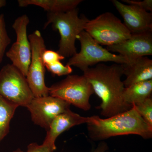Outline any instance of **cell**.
Listing matches in <instances>:
<instances>
[{
	"mask_svg": "<svg viewBox=\"0 0 152 152\" xmlns=\"http://www.w3.org/2000/svg\"><path fill=\"white\" fill-rule=\"evenodd\" d=\"M124 64H115L107 65L103 63L83 72L94 90L102 100L98 108L106 118L130 110L132 106L126 103L123 94L125 87L122 77L124 75Z\"/></svg>",
	"mask_w": 152,
	"mask_h": 152,
	"instance_id": "1",
	"label": "cell"
},
{
	"mask_svg": "<svg viewBox=\"0 0 152 152\" xmlns=\"http://www.w3.org/2000/svg\"><path fill=\"white\" fill-rule=\"evenodd\" d=\"M90 138L103 141L116 136L134 134L144 139L152 137V127L141 116L134 107L115 115L101 118L94 116V121L87 124Z\"/></svg>",
	"mask_w": 152,
	"mask_h": 152,
	"instance_id": "2",
	"label": "cell"
},
{
	"mask_svg": "<svg viewBox=\"0 0 152 152\" xmlns=\"http://www.w3.org/2000/svg\"><path fill=\"white\" fill-rule=\"evenodd\" d=\"M89 20L84 15L79 17L77 8L64 12H48L44 28L51 25L53 29L58 31L61 39L57 52L65 58L72 57L77 53V36L85 31Z\"/></svg>",
	"mask_w": 152,
	"mask_h": 152,
	"instance_id": "3",
	"label": "cell"
},
{
	"mask_svg": "<svg viewBox=\"0 0 152 152\" xmlns=\"http://www.w3.org/2000/svg\"><path fill=\"white\" fill-rule=\"evenodd\" d=\"M80 43L81 50L71 57L66 65L79 68L83 72L90 66L106 62L120 64H128L127 60L120 55H116L104 48L88 33L83 31L77 36Z\"/></svg>",
	"mask_w": 152,
	"mask_h": 152,
	"instance_id": "4",
	"label": "cell"
},
{
	"mask_svg": "<svg viewBox=\"0 0 152 152\" xmlns=\"http://www.w3.org/2000/svg\"><path fill=\"white\" fill-rule=\"evenodd\" d=\"M85 31L98 43L107 47L119 44L132 36L124 23L110 12L89 20Z\"/></svg>",
	"mask_w": 152,
	"mask_h": 152,
	"instance_id": "5",
	"label": "cell"
},
{
	"mask_svg": "<svg viewBox=\"0 0 152 152\" xmlns=\"http://www.w3.org/2000/svg\"><path fill=\"white\" fill-rule=\"evenodd\" d=\"M91 85L84 75H68L49 88V95L60 98L83 110L91 108L90 99L94 94Z\"/></svg>",
	"mask_w": 152,
	"mask_h": 152,
	"instance_id": "6",
	"label": "cell"
},
{
	"mask_svg": "<svg viewBox=\"0 0 152 152\" xmlns=\"http://www.w3.org/2000/svg\"><path fill=\"white\" fill-rule=\"evenodd\" d=\"M0 96L26 107L34 98L26 77L12 64L4 66L0 70Z\"/></svg>",
	"mask_w": 152,
	"mask_h": 152,
	"instance_id": "7",
	"label": "cell"
},
{
	"mask_svg": "<svg viewBox=\"0 0 152 152\" xmlns=\"http://www.w3.org/2000/svg\"><path fill=\"white\" fill-rule=\"evenodd\" d=\"M31 47V58L26 77L34 97L49 95V88L45 82V66L43 61L44 52L46 50L45 41L39 30L28 35Z\"/></svg>",
	"mask_w": 152,
	"mask_h": 152,
	"instance_id": "8",
	"label": "cell"
},
{
	"mask_svg": "<svg viewBox=\"0 0 152 152\" xmlns=\"http://www.w3.org/2000/svg\"><path fill=\"white\" fill-rule=\"evenodd\" d=\"M29 22V18L26 14L15 20L12 26L16 34V41L6 53L12 64L25 77L27 75L31 58V45L27 35Z\"/></svg>",
	"mask_w": 152,
	"mask_h": 152,
	"instance_id": "9",
	"label": "cell"
},
{
	"mask_svg": "<svg viewBox=\"0 0 152 152\" xmlns=\"http://www.w3.org/2000/svg\"><path fill=\"white\" fill-rule=\"evenodd\" d=\"M71 104L60 98L49 96L34 97L27 106L35 124L48 130L55 118L70 110Z\"/></svg>",
	"mask_w": 152,
	"mask_h": 152,
	"instance_id": "10",
	"label": "cell"
},
{
	"mask_svg": "<svg viewBox=\"0 0 152 152\" xmlns=\"http://www.w3.org/2000/svg\"><path fill=\"white\" fill-rule=\"evenodd\" d=\"M107 49L110 52L119 53L129 63L141 57L152 56V31L132 34L127 39L107 47Z\"/></svg>",
	"mask_w": 152,
	"mask_h": 152,
	"instance_id": "11",
	"label": "cell"
},
{
	"mask_svg": "<svg viewBox=\"0 0 152 152\" xmlns=\"http://www.w3.org/2000/svg\"><path fill=\"white\" fill-rule=\"evenodd\" d=\"M124 19L125 26L132 34L152 31V14L131 4H125L117 0L112 1Z\"/></svg>",
	"mask_w": 152,
	"mask_h": 152,
	"instance_id": "12",
	"label": "cell"
},
{
	"mask_svg": "<svg viewBox=\"0 0 152 152\" xmlns=\"http://www.w3.org/2000/svg\"><path fill=\"white\" fill-rule=\"evenodd\" d=\"M94 116L85 117L74 113L70 109L57 116L53 120L47 131L42 144L48 147L52 152L56 149V141L61 134L75 126L92 122Z\"/></svg>",
	"mask_w": 152,
	"mask_h": 152,
	"instance_id": "13",
	"label": "cell"
},
{
	"mask_svg": "<svg viewBox=\"0 0 152 152\" xmlns=\"http://www.w3.org/2000/svg\"><path fill=\"white\" fill-rule=\"evenodd\" d=\"M123 81L125 88L137 83L152 80V60L147 57L136 59L128 64H124Z\"/></svg>",
	"mask_w": 152,
	"mask_h": 152,
	"instance_id": "14",
	"label": "cell"
},
{
	"mask_svg": "<svg viewBox=\"0 0 152 152\" xmlns=\"http://www.w3.org/2000/svg\"><path fill=\"white\" fill-rule=\"evenodd\" d=\"M20 7L38 6L48 12H64L77 8L82 0H18Z\"/></svg>",
	"mask_w": 152,
	"mask_h": 152,
	"instance_id": "15",
	"label": "cell"
},
{
	"mask_svg": "<svg viewBox=\"0 0 152 152\" xmlns=\"http://www.w3.org/2000/svg\"><path fill=\"white\" fill-rule=\"evenodd\" d=\"M152 92V80L137 83L125 88L123 99L133 107L151 97Z\"/></svg>",
	"mask_w": 152,
	"mask_h": 152,
	"instance_id": "16",
	"label": "cell"
},
{
	"mask_svg": "<svg viewBox=\"0 0 152 152\" xmlns=\"http://www.w3.org/2000/svg\"><path fill=\"white\" fill-rule=\"evenodd\" d=\"M18 107L0 96V142L8 134L11 120Z\"/></svg>",
	"mask_w": 152,
	"mask_h": 152,
	"instance_id": "17",
	"label": "cell"
},
{
	"mask_svg": "<svg viewBox=\"0 0 152 152\" xmlns=\"http://www.w3.org/2000/svg\"><path fill=\"white\" fill-rule=\"evenodd\" d=\"M11 42L6 29L4 16L3 14H0V64L2 61L6 49Z\"/></svg>",
	"mask_w": 152,
	"mask_h": 152,
	"instance_id": "18",
	"label": "cell"
},
{
	"mask_svg": "<svg viewBox=\"0 0 152 152\" xmlns=\"http://www.w3.org/2000/svg\"><path fill=\"white\" fill-rule=\"evenodd\" d=\"M144 121L152 127V99L151 97L146 100L133 105Z\"/></svg>",
	"mask_w": 152,
	"mask_h": 152,
	"instance_id": "19",
	"label": "cell"
},
{
	"mask_svg": "<svg viewBox=\"0 0 152 152\" xmlns=\"http://www.w3.org/2000/svg\"><path fill=\"white\" fill-rule=\"evenodd\" d=\"M45 66L48 71L53 75H67L72 73L73 71L72 69L70 66L66 64L64 65L60 61Z\"/></svg>",
	"mask_w": 152,
	"mask_h": 152,
	"instance_id": "20",
	"label": "cell"
},
{
	"mask_svg": "<svg viewBox=\"0 0 152 152\" xmlns=\"http://www.w3.org/2000/svg\"><path fill=\"white\" fill-rule=\"evenodd\" d=\"M42 58L44 64L45 66L64 59L65 58L61 56L58 52L46 49L44 52Z\"/></svg>",
	"mask_w": 152,
	"mask_h": 152,
	"instance_id": "21",
	"label": "cell"
},
{
	"mask_svg": "<svg viewBox=\"0 0 152 152\" xmlns=\"http://www.w3.org/2000/svg\"><path fill=\"white\" fill-rule=\"evenodd\" d=\"M123 2L126 3L128 4L133 5L143 9L145 10L152 12V0H144L143 1H134V0H124Z\"/></svg>",
	"mask_w": 152,
	"mask_h": 152,
	"instance_id": "22",
	"label": "cell"
},
{
	"mask_svg": "<svg viewBox=\"0 0 152 152\" xmlns=\"http://www.w3.org/2000/svg\"><path fill=\"white\" fill-rule=\"evenodd\" d=\"M26 152H52L48 147L43 144L39 145L36 143H32L28 145Z\"/></svg>",
	"mask_w": 152,
	"mask_h": 152,
	"instance_id": "23",
	"label": "cell"
},
{
	"mask_svg": "<svg viewBox=\"0 0 152 152\" xmlns=\"http://www.w3.org/2000/svg\"><path fill=\"white\" fill-rule=\"evenodd\" d=\"M109 150V148L107 144L105 142L102 141L91 152H110Z\"/></svg>",
	"mask_w": 152,
	"mask_h": 152,
	"instance_id": "24",
	"label": "cell"
},
{
	"mask_svg": "<svg viewBox=\"0 0 152 152\" xmlns=\"http://www.w3.org/2000/svg\"><path fill=\"white\" fill-rule=\"evenodd\" d=\"M6 4H7V1L5 0H0V9L4 7Z\"/></svg>",
	"mask_w": 152,
	"mask_h": 152,
	"instance_id": "25",
	"label": "cell"
},
{
	"mask_svg": "<svg viewBox=\"0 0 152 152\" xmlns=\"http://www.w3.org/2000/svg\"><path fill=\"white\" fill-rule=\"evenodd\" d=\"M12 152H24L23 151H21L20 149H18L17 150H16V151H13Z\"/></svg>",
	"mask_w": 152,
	"mask_h": 152,
	"instance_id": "26",
	"label": "cell"
}]
</instances>
